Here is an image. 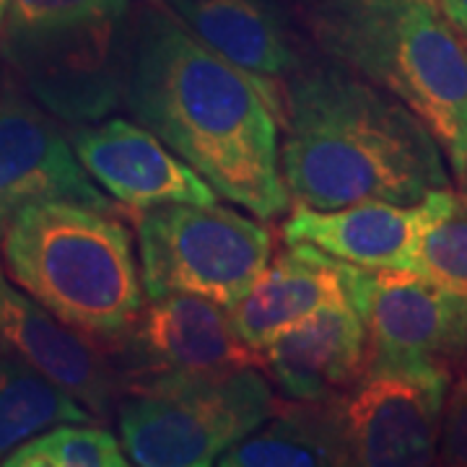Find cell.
<instances>
[{
  "instance_id": "cell-1",
  "label": "cell",
  "mask_w": 467,
  "mask_h": 467,
  "mask_svg": "<svg viewBox=\"0 0 467 467\" xmlns=\"http://www.w3.org/2000/svg\"><path fill=\"white\" fill-rule=\"evenodd\" d=\"M125 107L161 138L218 198L273 221L291 205L281 174V97L229 63L171 11L133 21Z\"/></svg>"
},
{
  "instance_id": "cell-2",
  "label": "cell",
  "mask_w": 467,
  "mask_h": 467,
  "mask_svg": "<svg viewBox=\"0 0 467 467\" xmlns=\"http://www.w3.org/2000/svg\"><path fill=\"white\" fill-rule=\"evenodd\" d=\"M284 81L281 174L294 205H410L451 187L434 135L379 86L330 60H309Z\"/></svg>"
},
{
  "instance_id": "cell-3",
  "label": "cell",
  "mask_w": 467,
  "mask_h": 467,
  "mask_svg": "<svg viewBox=\"0 0 467 467\" xmlns=\"http://www.w3.org/2000/svg\"><path fill=\"white\" fill-rule=\"evenodd\" d=\"M301 29L325 60L402 101L467 180V45L439 0H306Z\"/></svg>"
},
{
  "instance_id": "cell-4",
  "label": "cell",
  "mask_w": 467,
  "mask_h": 467,
  "mask_svg": "<svg viewBox=\"0 0 467 467\" xmlns=\"http://www.w3.org/2000/svg\"><path fill=\"white\" fill-rule=\"evenodd\" d=\"M0 267L52 317L109 348L146 304L133 236L117 211L32 202L0 234Z\"/></svg>"
},
{
  "instance_id": "cell-5",
  "label": "cell",
  "mask_w": 467,
  "mask_h": 467,
  "mask_svg": "<svg viewBox=\"0 0 467 467\" xmlns=\"http://www.w3.org/2000/svg\"><path fill=\"white\" fill-rule=\"evenodd\" d=\"M275 408L263 367L218 374L135 377L117 402L130 465L205 467L252 434Z\"/></svg>"
},
{
  "instance_id": "cell-6",
  "label": "cell",
  "mask_w": 467,
  "mask_h": 467,
  "mask_svg": "<svg viewBox=\"0 0 467 467\" xmlns=\"http://www.w3.org/2000/svg\"><path fill=\"white\" fill-rule=\"evenodd\" d=\"M135 236L146 299L190 294L232 309L273 257L265 223L218 202H169L140 211Z\"/></svg>"
},
{
  "instance_id": "cell-7",
  "label": "cell",
  "mask_w": 467,
  "mask_h": 467,
  "mask_svg": "<svg viewBox=\"0 0 467 467\" xmlns=\"http://www.w3.org/2000/svg\"><path fill=\"white\" fill-rule=\"evenodd\" d=\"M130 45L128 16L0 29V55L14 78L39 107L70 125L99 122L125 104Z\"/></svg>"
},
{
  "instance_id": "cell-8",
  "label": "cell",
  "mask_w": 467,
  "mask_h": 467,
  "mask_svg": "<svg viewBox=\"0 0 467 467\" xmlns=\"http://www.w3.org/2000/svg\"><path fill=\"white\" fill-rule=\"evenodd\" d=\"M348 299L367 327L364 371L451 379L467 356V296L416 273L348 265Z\"/></svg>"
},
{
  "instance_id": "cell-9",
  "label": "cell",
  "mask_w": 467,
  "mask_h": 467,
  "mask_svg": "<svg viewBox=\"0 0 467 467\" xmlns=\"http://www.w3.org/2000/svg\"><path fill=\"white\" fill-rule=\"evenodd\" d=\"M447 387L450 377L436 374L364 371L350 387L325 398L340 465L436 462Z\"/></svg>"
},
{
  "instance_id": "cell-10",
  "label": "cell",
  "mask_w": 467,
  "mask_h": 467,
  "mask_svg": "<svg viewBox=\"0 0 467 467\" xmlns=\"http://www.w3.org/2000/svg\"><path fill=\"white\" fill-rule=\"evenodd\" d=\"M112 353L128 382L146 374L218 377L260 367V353L239 337L229 309L190 294L149 299Z\"/></svg>"
},
{
  "instance_id": "cell-11",
  "label": "cell",
  "mask_w": 467,
  "mask_h": 467,
  "mask_svg": "<svg viewBox=\"0 0 467 467\" xmlns=\"http://www.w3.org/2000/svg\"><path fill=\"white\" fill-rule=\"evenodd\" d=\"M39 201L117 211V202L81 167L50 112L11 78L0 86V234L21 208Z\"/></svg>"
},
{
  "instance_id": "cell-12",
  "label": "cell",
  "mask_w": 467,
  "mask_h": 467,
  "mask_svg": "<svg viewBox=\"0 0 467 467\" xmlns=\"http://www.w3.org/2000/svg\"><path fill=\"white\" fill-rule=\"evenodd\" d=\"M0 335L8 350L99 420L117 416L128 379L109 346L52 317L0 270Z\"/></svg>"
},
{
  "instance_id": "cell-13",
  "label": "cell",
  "mask_w": 467,
  "mask_h": 467,
  "mask_svg": "<svg viewBox=\"0 0 467 467\" xmlns=\"http://www.w3.org/2000/svg\"><path fill=\"white\" fill-rule=\"evenodd\" d=\"M70 146L101 192L133 213L169 202H218L216 190L138 119L86 122L70 135Z\"/></svg>"
},
{
  "instance_id": "cell-14",
  "label": "cell",
  "mask_w": 467,
  "mask_h": 467,
  "mask_svg": "<svg viewBox=\"0 0 467 467\" xmlns=\"http://www.w3.org/2000/svg\"><path fill=\"white\" fill-rule=\"evenodd\" d=\"M457 192L434 190L423 201L356 202L346 208H304L294 205L284 221L285 244H312L335 260L367 270H413L420 234L457 205Z\"/></svg>"
},
{
  "instance_id": "cell-15",
  "label": "cell",
  "mask_w": 467,
  "mask_h": 467,
  "mask_svg": "<svg viewBox=\"0 0 467 467\" xmlns=\"http://www.w3.org/2000/svg\"><path fill=\"white\" fill-rule=\"evenodd\" d=\"M257 353L285 400H325L364 374L367 327L350 299L333 301L285 327Z\"/></svg>"
},
{
  "instance_id": "cell-16",
  "label": "cell",
  "mask_w": 467,
  "mask_h": 467,
  "mask_svg": "<svg viewBox=\"0 0 467 467\" xmlns=\"http://www.w3.org/2000/svg\"><path fill=\"white\" fill-rule=\"evenodd\" d=\"M171 14L229 63L263 81L309 63L281 0H167Z\"/></svg>"
},
{
  "instance_id": "cell-17",
  "label": "cell",
  "mask_w": 467,
  "mask_h": 467,
  "mask_svg": "<svg viewBox=\"0 0 467 467\" xmlns=\"http://www.w3.org/2000/svg\"><path fill=\"white\" fill-rule=\"evenodd\" d=\"M343 299H348V263L299 242L270 257L229 315L239 337L260 350L294 322Z\"/></svg>"
},
{
  "instance_id": "cell-18",
  "label": "cell",
  "mask_w": 467,
  "mask_h": 467,
  "mask_svg": "<svg viewBox=\"0 0 467 467\" xmlns=\"http://www.w3.org/2000/svg\"><path fill=\"white\" fill-rule=\"evenodd\" d=\"M221 467H337L325 402H275L273 413L216 460Z\"/></svg>"
},
{
  "instance_id": "cell-19",
  "label": "cell",
  "mask_w": 467,
  "mask_h": 467,
  "mask_svg": "<svg viewBox=\"0 0 467 467\" xmlns=\"http://www.w3.org/2000/svg\"><path fill=\"white\" fill-rule=\"evenodd\" d=\"M57 423H94L81 402L18 356L0 358V462L21 441Z\"/></svg>"
},
{
  "instance_id": "cell-20",
  "label": "cell",
  "mask_w": 467,
  "mask_h": 467,
  "mask_svg": "<svg viewBox=\"0 0 467 467\" xmlns=\"http://www.w3.org/2000/svg\"><path fill=\"white\" fill-rule=\"evenodd\" d=\"M5 467H125L119 436L94 423H57L3 457Z\"/></svg>"
},
{
  "instance_id": "cell-21",
  "label": "cell",
  "mask_w": 467,
  "mask_h": 467,
  "mask_svg": "<svg viewBox=\"0 0 467 467\" xmlns=\"http://www.w3.org/2000/svg\"><path fill=\"white\" fill-rule=\"evenodd\" d=\"M410 273L467 296V201L462 195L447 216L420 234Z\"/></svg>"
},
{
  "instance_id": "cell-22",
  "label": "cell",
  "mask_w": 467,
  "mask_h": 467,
  "mask_svg": "<svg viewBox=\"0 0 467 467\" xmlns=\"http://www.w3.org/2000/svg\"><path fill=\"white\" fill-rule=\"evenodd\" d=\"M130 16V0H11V8L0 29L24 32L63 26L88 18Z\"/></svg>"
},
{
  "instance_id": "cell-23",
  "label": "cell",
  "mask_w": 467,
  "mask_h": 467,
  "mask_svg": "<svg viewBox=\"0 0 467 467\" xmlns=\"http://www.w3.org/2000/svg\"><path fill=\"white\" fill-rule=\"evenodd\" d=\"M436 457L444 465L467 467V356L451 371L441 410V434Z\"/></svg>"
},
{
  "instance_id": "cell-24",
  "label": "cell",
  "mask_w": 467,
  "mask_h": 467,
  "mask_svg": "<svg viewBox=\"0 0 467 467\" xmlns=\"http://www.w3.org/2000/svg\"><path fill=\"white\" fill-rule=\"evenodd\" d=\"M450 24L457 29V34L465 39L467 45V0H439Z\"/></svg>"
},
{
  "instance_id": "cell-25",
  "label": "cell",
  "mask_w": 467,
  "mask_h": 467,
  "mask_svg": "<svg viewBox=\"0 0 467 467\" xmlns=\"http://www.w3.org/2000/svg\"><path fill=\"white\" fill-rule=\"evenodd\" d=\"M143 3H146V5H150V8H161V11H171V8H169L167 0H143Z\"/></svg>"
},
{
  "instance_id": "cell-26",
  "label": "cell",
  "mask_w": 467,
  "mask_h": 467,
  "mask_svg": "<svg viewBox=\"0 0 467 467\" xmlns=\"http://www.w3.org/2000/svg\"><path fill=\"white\" fill-rule=\"evenodd\" d=\"M8 8H11V0H0V26H3V21H5Z\"/></svg>"
},
{
  "instance_id": "cell-27",
  "label": "cell",
  "mask_w": 467,
  "mask_h": 467,
  "mask_svg": "<svg viewBox=\"0 0 467 467\" xmlns=\"http://www.w3.org/2000/svg\"><path fill=\"white\" fill-rule=\"evenodd\" d=\"M5 353H11V350H8V343H5V337L0 335V358H3Z\"/></svg>"
},
{
  "instance_id": "cell-28",
  "label": "cell",
  "mask_w": 467,
  "mask_h": 467,
  "mask_svg": "<svg viewBox=\"0 0 467 467\" xmlns=\"http://www.w3.org/2000/svg\"><path fill=\"white\" fill-rule=\"evenodd\" d=\"M462 198L467 201V180H465V184H462Z\"/></svg>"
},
{
  "instance_id": "cell-29",
  "label": "cell",
  "mask_w": 467,
  "mask_h": 467,
  "mask_svg": "<svg viewBox=\"0 0 467 467\" xmlns=\"http://www.w3.org/2000/svg\"><path fill=\"white\" fill-rule=\"evenodd\" d=\"M304 3H306V0H304Z\"/></svg>"
}]
</instances>
